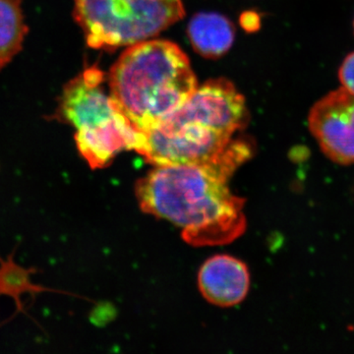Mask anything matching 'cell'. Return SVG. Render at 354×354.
<instances>
[{"instance_id": "1", "label": "cell", "mask_w": 354, "mask_h": 354, "mask_svg": "<svg viewBox=\"0 0 354 354\" xmlns=\"http://www.w3.org/2000/svg\"><path fill=\"white\" fill-rule=\"evenodd\" d=\"M230 177L209 165H156L135 194L142 211L180 227L191 245H223L246 227L244 200L228 188Z\"/></svg>"}, {"instance_id": "2", "label": "cell", "mask_w": 354, "mask_h": 354, "mask_svg": "<svg viewBox=\"0 0 354 354\" xmlns=\"http://www.w3.org/2000/svg\"><path fill=\"white\" fill-rule=\"evenodd\" d=\"M109 87L121 113L146 131L180 108L198 84L187 55L177 44L146 39L123 51L109 72Z\"/></svg>"}, {"instance_id": "3", "label": "cell", "mask_w": 354, "mask_h": 354, "mask_svg": "<svg viewBox=\"0 0 354 354\" xmlns=\"http://www.w3.org/2000/svg\"><path fill=\"white\" fill-rule=\"evenodd\" d=\"M143 132L140 155L155 165H200L232 176L252 157L245 139L221 132L180 106L162 122Z\"/></svg>"}, {"instance_id": "4", "label": "cell", "mask_w": 354, "mask_h": 354, "mask_svg": "<svg viewBox=\"0 0 354 354\" xmlns=\"http://www.w3.org/2000/svg\"><path fill=\"white\" fill-rule=\"evenodd\" d=\"M183 0H74L73 16L95 50L146 41L183 19Z\"/></svg>"}, {"instance_id": "5", "label": "cell", "mask_w": 354, "mask_h": 354, "mask_svg": "<svg viewBox=\"0 0 354 354\" xmlns=\"http://www.w3.org/2000/svg\"><path fill=\"white\" fill-rule=\"evenodd\" d=\"M106 75L88 67L64 86L55 120L78 130L95 129L118 120L122 113L104 88Z\"/></svg>"}, {"instance_id": "6", "label": "cell", "mask_w": 354, "mask_h": 354, "mask_svg": "<svg viewBox=\"0 0 354 354\" xmlns=\"http://www.w3.org/2000/svg\"><path fill=\"white\" fill-rule=\"evenodd\" d=\"M309 131L335 164H354V95L344 88L328 93L310 109Z\"/></svg>"}, {"instance_id": "7", "label": "cell", "mask_w": 354, "mask_h": 354, "mask_svg": "<svg viewBox=\"0 0 354 354\" xmlns=\"http://www.w3.org/2000/svg\"><path fill=\"white\" fill-rule=\"evenodd\" d=\"M143 132L124 114L118 120L95 129L76 131L75 143L81 157L92 169H102L123 150L138 151Z\"/></svg>"}, {"instance_id": "8", "label": "cell", "mask_w": 354, "mask_h": 354, "mask_svg": "<svg viewBox=\"0 0 354 354\" xmlns=\"http://www.w3.org/2000/svg\"><path fill=\"white\" fill-rule=\"evenodd\" d=\"M198 286L209 304L232 307L241 304L250 288L248 268L241 261L218 255L204 263L198 274Z\"/></svg>"}, {"instance_id": "9", "label": "cell", "mask_w": 354, "mask_h": 354, "mask_svg": "<svg viewBox=\"0 0 354 354\" xmlns=\"http://www.w3.org/2000/svg\"><path fill=\"white\" fill-rule=\"evenodd\" d=\"M188 36L194 50L202 57H223L234 44L235 29L232 23L218 13L203 12L191 19Z\"/></svg>"}, {"instance_id": "10", "label": "cell", "mask_w": 354, "mask_h": 354, "mask_svg": "<svg viewBox=\"0 0 354 354\" xmlns=\"http://www.w3.org/2000/svg\"><path fill=\"white\" fill-rule=\"evenodd\" d=\"M27 34L21 0H0V70L20 53Z\"/></svg>"}, {"instance_id": "11", "label": "cell", "mask_w": 354, "mask_h": 354, "mask_svg": "<svg viewBox=\"0 0 354 354\" xmlns=\"http://www.w3.org/2000/svg\"><path fill=\"white\" fill-rule=\"evenodd\" d=\"M14 253L3 259L0 257V297H8L15 301L17 312H24L22 297L25 295L35 297L43 292L53 291L48 288L37 285L32 281V274L37 272L34 268L27 269L16 263Z\"/></svg>"}, {"instance_id": "12", "label": "cell", "mask_w": 354, "mask_h": 354, "mask_svg": "<svg viewBox=\"0 0 354 354\" xmlns=\"http://www.w3.org/2000/svg\"><path fill=\"white\" fill-rule=\"evenodd\" d=\"M339 80L342 88L354 95V51L342 60L339 68Z\"/></svg>"}, {"instance_id": "13", "label": "cell", "mask_w": 354, "mask_h": 354, "mask_svg": "<svg viewBox=\"0 0 354 354\" xmlns=\"http://www.w3.org/2000/svg\"><path fill=\"white\" fill-rule=\"evenodd\" d=\"M241 25L246 31L248 32H256L260 29L261 18L258 13L245 12L242 15L241 17Z\"/></svg>"}, {"instance_id": "14", "label": "cell", "mask_w": 354, "mask_h": 354, "mask_svg": "<svg viewBox=\"0 0 354 354\" xmlns=\"http://www.w3.org/2000/svg\"><path fill=\"white\" fill-rule=\"evenodd\" d=\"M353 30H354V21H353Z\"/></svg>"}]
</instances>
